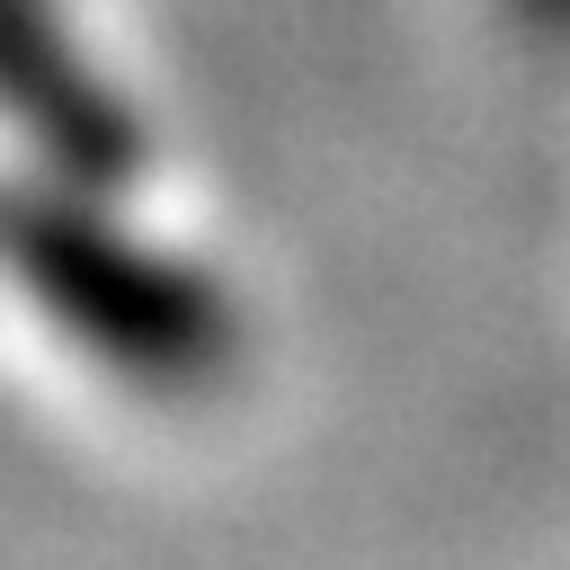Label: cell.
I'll list each match as a JSON object with an SVG mask.
<instances>
[{
    "label": "cell",
    "instance_id": "6da1fadb",
    "mask_svg": "<svg viewBox=\"0 0 570 570\" xmlns=\"http://www.w3.org/2000/svg\"><path fill=\"white\" fill-rule=\"evenodd\" d=\"M27 294L116 374L151 383V392H187L214 383L232 365V303L214 294V276L178 267L169 249L98 223V205H53L36 223L0 232Z\"/></svg>",
    "mask_w": 570,
    "mask_h": 570
},
{
    "label": "cell",
    "instance_id": "3957f363",
    "mask_svg": "<svg viewBox=\"0 0 570 570\" xmlns=\"http://www.w3.org/2000/svg\"><path fill=\"white\" fill-rule=\"evenodd\" d=\"M534 27H552V36H570V0H517Z\"/></svg>",
    "mask_w": 570,
    "mask_h": 570
},
{
    "label": "cell",
    "instance_id": "7a4b0ae2",
    "mask_svg": "<svg viewBox=\"0 0 570 570\" xmlns=\"http://www.w3.org/2000/svg\"><path fill=\"white\" fill-rule=\"evenodd\" d=\"M0 116L80 187H116L142 169V125L98 80L80 36L53 18V0H0Z\"/></svg>",
    "mask_w": 570,
    "mask_h": 570
}]
</instances>
